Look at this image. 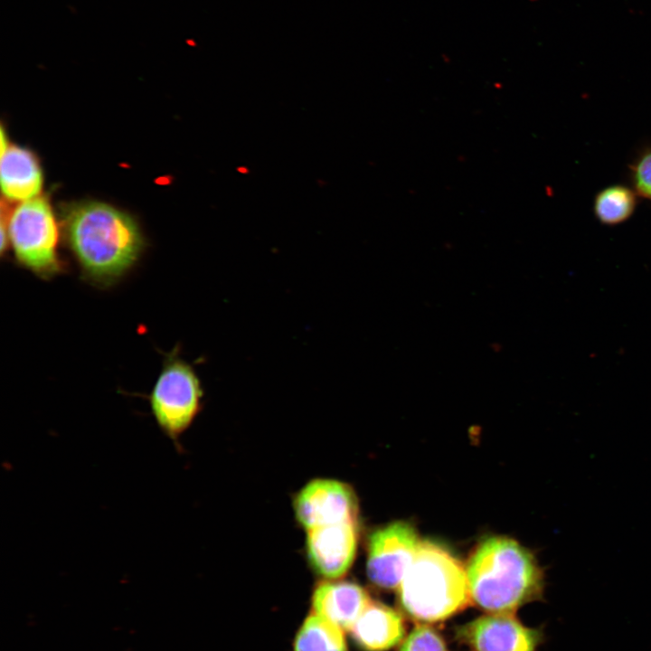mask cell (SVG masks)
<instances>
[{
	"label": "cell",
	"mask_w": 651,
	"mask_h": 651,
	"mask_svg": "<svg viewBox=\"0 0 651 651\" xmlns=\"http://www.w3.org/2000/svg\"><path fill=\"white\" fill-rule=\"evenodd\" d=\"M66 237L82 276L100 287L122 278L144 248L140 230L131 217L97 202L81 203L70 212Z\"/></svg>",
	"instance_id": "cell-1"
},
{
	"label": "cell",
	"mask_w": 651,
	"mask_h": 651,
	"mask_svg": "<svg viewBox=\"0 0 651 651\" xmlns=\"http://www.w3.org/2000/svg\"><path fill=\"white\" fill-rule=\"evenodd\" d=\"M465 568L471 601L488 613L513 614L542 599L544 571L535 555L513 539H485Z\"/></svg>",
	"instance_id": "cell-2"
},
{
	"label": "cell",
	"mask_w": 651,
	"mask_h": 651,
	"mask_svg": "<svg viewBox=\"0 0 651 651\" xmlns=\"http://www.w3.org/2000/svg\"><path fill=\"white\" fill-rule=\"evenodd\" d=\"M404 612L420 622L444 620L471 601L466 568L449 552L420 542L398 590Z\"/></svg>",
	"instance_id": "cell-3"
},
{
	"label": "cell",
	"mask_w": 651,
	"mask_h": 651,
	"mask_svg": "<svg viewBox=\"0 0 651 651\" xmlns=\"http://www.w3.org/2000/svg\"><path fill=\"white\" fill-rule=\"evenodd\" d=\"M175 348L167 354L148 396L161 432L179 448L180 439L202 410L203 389L194 368Z\"/></svg>",
	"instance_id": "cell-4"
},
{
	"label": "cell",
	"mask_w": 651,
	"mask_h": 651,
	"mask_svg": "<svg viewBox=\"0 0 651 651\" xmlns=\"http://www.w3.org/2000/svg\"><path fill=\"white\" fill-rule=\"evenodd\" d=\"M7 225V236L21 266L45 279L63 271L58 254L57 224L43 198L24 201L10 216Z\"/></svg>",
	"instance_id": "cell-5"
},
{
	"label": "cell",
	"mask_w": 651,
	"mask_h": 651,
	"mask_svg": "<svg viewBox=\"0 0 651 651\" xmlns=\"http://www.w3.org/2000/svg\"><path fill=\"white\" fill-rule=\"evenodd\" d=\"M419 544L415 528L406 522H395L374 531L368 542L369 580L382 589L399 588Z\"/></svg>",
	"instance_id": "cell-6"
},
{
	"label": "cell",
	"mask_w": 651,
	"mask_h": 651,
	"mask_svg": "<svg viewBox=\"0 0 651 651\" xmlns=\"http://www.w3.org/2000/svg\"><path fill=\"white\" fill-rule=\"evenodd\" d=\"M294 508L306 531L356 520L358 513L351 487L332 479H316L306 485L297 495Z\"/></svg>",
	"instance_id": "cell-7"
},
{
	"label": "cell",
	"mask_w": 651,
	"mask_h": 651,
	"mask_svg": "<svg viewBox=\"0 0 651 651\" xmlns=\"http://www.w3.org/2000/svg\"><path fill=\"white\" fill-rule=\"evenodd\" d=\"M473 651H536L543 640L541 628L528 627L513 614L490 613L457 630Z\"/></svg>",
	"instance_id": "cell-8"
},
{
	"label": "cell",
	"mask_w": 651,
	"mask_h": 651,
	"mask_svg": "<svg viewBox=\"0 0 651 651\" xmlns=\"http://www.w3.org/2000/svg\"><path fill=\"white\" fill-rule=\"evenodd\" d=\"M356 520L307 531L311 566L326 580H339L352 566L357 548Z\"/></svg>",
	"instance_id": "cell-9"
},
{
	"label": "cell",
	"mask_w": 651,
	"mask_h": 651,
	"mask_svg": "<svg viewBox=\"0 0 651 651\" xmlns=\"http://www.w3.org/2000/svg\"><path fill=\"white\" fill-rule=\"evenodd\" d=\"M372 600L360 585L340 580L319 582L311 597L312 612L350 631Z\"/></svg>",
	"instance_id": "cell-10"
},
{
	"label": "cell",
	"mask_w": 651,
	"mask_h": 651,
	"mask_svg": "<svg viewBox=\"0 0 651 651\" xmlns=\"http://www.w3.org/2000/svg\"><path fill=\"white\" fill-rule=\"evenodd\" d=\"M365 651H386L399 644L405 633L404 620L393 609L371 601L350 630Z\"/></svg>",
	"instance_id": "cell-11"
},
{
	"label": "cell",
	"mask_w": 651,
	"mask_h": 651,
	"mask_svg": "<svg viewBox=\"0 0 651 651\" xmlns=\"http://www.w3.org/2000/svg\"><path fill=\"white\" fill-rule=\"evenodd\" d=\"M42 177L34 156L26 149L7 146L1 151V186L10 200L27 201L41 191Z\"/></svg>",
	"instance_id": "cell-12"
},
{
	"label": "cell",
	"mask_w": 651,
	"mask_h": 651,
	"mask_svg": "<svg viewBox=\"0 0 651 651\" xmlns=\"http://www.w3.org/2000/svg\"><path fill=\"white\" fill-rule=\"evenodd\" d=\"M344 629L329 620L309 614L298 628L294 651H348Z\"/></svg>",
	"instance_id": "cell-13"
},
{
	"label": "cell",
	"mask_w": 651,
	"mask_h": 651,
	"mask_svg": "<svg viewBox=\"0 0 651 651\" xmlns=\"http://www.w3.org/2000/svg\"><path fill=\"white\" fill-rule=\"evenodd\" d=\"M637 193L622 184L600 190L593 202L595 217L606 225H617L627 221L636 210Z\"/></svg>",
	"instance_id": "cell-14"
},
{
	"label": "cell",
	"mask_w": 651,
	"mask_h": 651,
	"mask_svg": "<svg viewBox=\"0 0 651 651\" xmlns=\"http://www.w3.org/2000/svg\"><path fill=\"white\" fill-rule=\"evenodd\" d=\"M399 651H448L440 635L426 624L417 625L400 646Z\"/></svg>",
	"instance_id": "cell-15"
},
{
	"label": "cell",
	"mask_w": 651,
	"mask_h": 651,
	"mask_svg": "<svg viewBox=\"0 0 651 651\" xmlns=\"http://www.w3.org/2000/svg\"><path fill=\"white\" fill-rule=\"evenodd\" d=\"M630 179L636 193L651 201V147L640 151L629 165Z\"/></svg>",
	"instance_id": "cell-16"
}]
</instances>
